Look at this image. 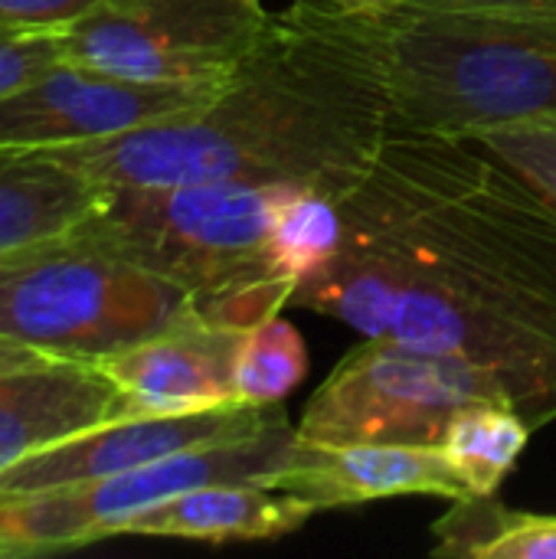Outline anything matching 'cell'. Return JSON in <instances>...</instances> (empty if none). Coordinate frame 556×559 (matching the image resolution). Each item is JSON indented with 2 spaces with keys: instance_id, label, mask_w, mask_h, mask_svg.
<instances>
[{
  "instance_id": "cell-1",
  "label": "cell",
  "mask_w": 556,
  "mask_h": 559,
  "mask_svg": "<svg viewBox=\"0 0 556 559\" xmlns=\"http://www.w3.org/2000/svg\"><path fill=\"white\" fill-rule=\"evenodd\" d=\"M338 242L292 308L495 373L537 429L556 419V210L462 134L387 131L338 200Z\"/></svg>"
},
{
  "instance_id": "cell-2",
  "label": "cell",
  "mask_w": 556,
  "mask_h": 559,
  "mask_svg": "<svg viewBox=\"0 0 556 559\" xmlns=\"http://www.w3.org/2000/svg\"><path fill=\"white\" fill-rule=\"evenodd\" d=\"M387 131L380 20L292 0L203 105L43 154L102 190L292 183L338 200L364 177Z\"/></svg>"
},
{
  "instance_id": "cell-3",
  "label": "cell",
  "mask_w": 556,
  "mask_h": 559,
  "mask_svg": "<svg viewBox=\"0 0 556 559\" xmlns=\"http://www.w3.org/2000/svg\"><path fill=\"white\" fill-rule=\"evenodd\" d=\"M292 183H190L167 190H105L72 229L193 295L203 318L252 328L285 308L298 282L272 242Z\"/></svg>"
},
{
  "instance_id": "cell-4",
  "label": "cell",
  "mask_w": 556,
  "mask_h": 559,
  "mask_svg": "<svg viewBox=\"0 0 556 559\" xmlns=\"http://www.w3.org/2000/svg\"><path fill=\"white\" fill-rule=\"evenodd\" d=\"M390 128L472 138L556 115V13H380Z\"/></svg>"
},
{
  "instance_id": "cell-5",
  "label": "cell",
  "mask_w": 556,
  "mask_h": 559,
  "mask_svg": "<svg viewBox=\"0 0 556 559\" xmlns=\"http://www.w3.org/2000/svg\"><path fill=\"white\" fill-rule=\"evenodd\" d=\"M193 308L177 282L75 233L0 259V337L49 360L98 364Z\"/></svg>"
},
{
  "instance_id": "cell-6",
  "label": "cell",
  "mask_w": 556,
  "mask_h": 559,
  "mask_svg": "<svg viewBox=\"0 0 556 559\" xmlns=\"http://www.w3.org/2000/svg\"><path fill=\"white\" fill-rule=\"evenodd\" d=\"M295 442V426H272L197 445L141 468L46 491H0V559L46 557L121 537L125 524L190 488L213 481H249L279 468Z\"/></svg>"
},
{
  "instance_id": "cell-7",
  "label": "cell",
  "mask_w": 556,
  "mask_h": 559,
  "mask_svg": "<svg viewBox=\"0 0 556 559\" xmlns=\"http://www.w3.org/2000/svg\"><path fill=\"white\" fill-rule=\"evenodd\" d=\"M478 400H511L495 373L465 357L364 337L315 390L295 436L301 442L439 445L449 419Z\"/></svg>"
},
{
  "instance_id": "cell-8",
  "label": "cell",
  "mask_w": 556,
  "mask_h": 559,
  "mask_svg": "<svg viewBox=\"0 0 556 559\" xmlns=\"http://www.w3.org/2000/svg\"><path fill=\"white\" fill-rule=\"evenodd\" d=\"M265 0H115L62 29L66 62L157 85H223L269 33Z\"/></svg>"
},
{
  "instance_id": "cell-9",
  "label": "cell",
  "mask_w": 556,
  "mask_h": 559,
  "mask_svg": "<svg viewBox=\"0 0 556 559\" xmlns=\"http://www.w3.org/2000/svg\"><path fill=\"white\" fill-rule=\"evenodd\" d=\"M220 85H157L59 62L0 98V151H46L105 141L203 105Z\"/></svg>"
},
{
  "instance_id": "cell-10",
  "label": "cell",
  "mask_w": 556,
  "mask_h": 559,
  "mask_svg": "<svg viewBox=\"0 0 556 559\" xmlns=\"http://www.w3.org/2000/svg\"><path fill=\"white\" fill-rule=\"evenodd\" d=\"M279 416H285L282 403L272 406L233 403V406L177 413V416L115 419L10 465L7 472H0V491H46V488L111 478L197 445L252 436L272 426Z\"/></svg>"
},
{
  "instance_id": "cell-11",
  "label": "cell",
  "mask_w": 556,
  "mask_h": 559,
  "mask_svg": "<svg viewBox=\"0 0 556 559\" xmlns=\"http://www.w3.org/2000/svg\"><path fill=\"white\" fill-rule=\"evenodd\" d=\"M265 488L292 491L315 511L357 508L383 498L429 495L446 501L472 498L459 472L439 445H397V442H347L321 445L295 436L285 462L259 475Z\"/></svg>"
},
{
  "instance_id": "cell-12",
  "label": "cell",
  "mask_w": 556,
  "mask_h": 559,
  "mask_svg": "<svg viewBox=\"0 0 556 559\" xmlns=\"http://www.w3.org/2000/svg\"><path fill=\"white\" fill-rule=\"evenodd\" d=\"M246 331L193 308L167 331L98 360V367L125 393L131 419L233 406L239 403L236 357Z\"/></svg>"
},
{
  "instance_id": "cell-13",
  "label": "cell",
  "mask_w": 556,
  "mask_h": 559,
  "mask_svg": "<svg viewBox=\"0 0 556 559\" xmlns=\"http://www.w3.org/2000/svg\"><path fill=\"white\" fill-rule=\"evenodd\" d=\"M131 419L118 383L88 360L0 370V472L95 426Z\"/></svg>"
},
{
  "instance_id": "cell-14",
  "label": "cell",
  "mask_w": 556,
  "mask_h": 559,
  "mask_svg": "<svg viewBox=\"0 0 556 559\" xmlns=\"http://www.w3.org/2000/svg\"><path fill=\"white\" fill-rule=\"evenodd\" d=\"M318 511L262 481H213L190 488L138 518H131L121 537H167L200 544H249L275 540L305 527Z\"/></svg>"
},
{
  "instance_id": "cell-15",
  "label": "cell",
  "mask_w": 556,
  "mask_h": 559,
  "mask_svg": "<svg viewBox=\"0 0 556 559\" xmlns=\"http://www.w3.org/2000/svg\"><path fill=\"white\" fill-rule=\"evenodd\" d=\"M105 190L43 151H0V259L69 236Z\"/></svg>"
},
{
  "instance_id": "cell-16",
  "label": "cell",
  "mask_w": 556,
  "mask_h": 559,
  "mask_svg": "<svg viewBox=\"0 0 556 559\" xmlns=\"http://www.w3.org/2000/svg\"><path fill=\"white\" fill-rule=\"evenodd\" d=\"M531 436L534 426L511 400H478L449 419L439 449L472 498H495L524 455Z\"/></svg>"
},
{
  "instance_id": "cell-17",
  "label": "cell",
  "mask_w": 556,
  "mask_h": 559,
  "mask_svg": "<svg viewBox=\"0 0 556 559\" xmlns=\"http://www.w3.org/2000/svg\"><path fill=\"white\" fill-rule=\"evenodd\" d=\"M308 373V347L292 321L279 314L252 324L236 357V400L246 406L282 403Z\"/></svg>"
},
{
  "instance_id": "cell-18",
  "label": "cell",
  "mask_w": 556,
  "mask_h": 559,
  "mask_svg": "<svg viewBox=\"0 0 556 559\" xmlns=\"http://www.w3.org/2000/svg\"><path fill=\"white\" fill-rule=\"evenodd\" d=\"M472 138L511 164L556 210V115L495 124Z\"/></svg>"
},
{
  "instance_id": "cell-19",
  "label": "cell",
  "mask_w": 556,
  "mask_h": 559,
  "mask_svg": "<svg viewBox=\"0 0 556 559\" xmlns=\"http://www.w3.org/2000/svg\"><path fill=\"white\" fill-rule=\"evenodd\" d=\"M59 62H66L62 33H0V98L26 88Z\"/></svg>"
},
{
  "instance_id": "cell-20",
  "label": "cell",
  "mask_w": 556,
  "mask_h": 559,
  "mask_svg": "<svg viewBox=\"0 0 556 559\" xmlns=\"http://www.w3.org/2000/svg\"><path fill=\"white\" fill-rule=\"evenodd\" d=\"M115 0H0V33L69 29Z\"/></svg>"
},
{
  "instance_id": "cell-21",
  "label": "cell",
  "mask_w": 556,
  "mask_h": 559,
  "mask_svg": "<svg viewBox=\"0 0 556 559\" xmlns=\"http://www.w3.org/2000/svg\"><path fill=\"white\" fill-rule=\"evenodd\" d=\"M482 559H556V518L518 514L505 508Z\"/></svg>"
},
{
  "instance_id": "cell-22",
  "label": "cell",
  "mask_w": 556,
  "mask_h": 559,
  "mask_svg": "<svg viewBox=\"0 0 556 559\" xmlns=\"http://www.w3.org/2000/svg\"><path fill=\"white\" fill-rule=\"evenodd\" d=\"M410 7L436 10V13H482V16L556 13V0H413Z\"/></svg>"
},
{
  "instance_id": "cell-23",
  "label": "cell",
  "mask_w": 556,
  "mask_h": 559,
  "mask_svg": "<svg viewBox=\"0 0 556 559\" xmlns=\"http://www.w3.org/2000/svg\"><path fill=\"white\" fill-rule=\"evenodd\" d=\"M308 3L331 7V10H341V13H357V16H380V13L403 10L413 0H308Z\"/></svg>"
},
{
  "instance_id": "cell-24",
  "label": "cell",
  "mask_w": 556,
  "mask_h": 559,
  "mask_svg": "<svg viewBox=\"0 0 556 559\" xmlns=\"http://www.w3.org/2000/svg\"><path fill=\"white\" fill-rule=\"evenodd\" d=\"M33 360H46L43 354L36 350H26L13 341H3L0 337V370H10V367H23V364H33Z\"/></svg>"
}]
</instances>
